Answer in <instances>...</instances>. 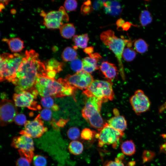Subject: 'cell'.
Returning <instances> with one entry per match:
<instances>
[{
	"instance_id": "cell-44",
	"label": "cell",
	"mask_w": 166,
	"mask_h": 166,
	"mask_svg": "<svg viewBox=\"0 0 166 166\" xmlns=\"http://www.w3.org/2000/svg\"><path fill=\"white\" fill-rule=\"evenodd\" d=\"M84 51L89 55L92 53L93 51V47L90 46L87 47L84 49Z\"/></svg>"
},
{
	"instance_id": "cell-12",
	"label": "cell",
	"mask_w": 166,
	"mask_h": 166,
	"mask_svg": "<svg viewBox=\"0 0 166 166\" xmlns=\"http://www.w3.org/2000/svg\"><path fill=\"white\" fill-rule=\"evenodd\" d=\"M18 111L14 102L12 100L2 99L0 102V125L4 126L14 120Z\"/></svg>"
},
{
	"instance_id": "cell-13",
	"label": "cell",
	"mask_w": 166,
	"mask_h": 166,
	"mask_svg": "<svg viewBox=\"0 0 166 166\" xmlns=\"http://www.w3.org/2000/svg\"><path fill=\"white\" fill-rule=\"evenodd\" d=\"M65 79L76 89L84 90L87 89L94 81L93 76L83 70L73 75H67Z\"/></svg>"
},
{
	"instance_id": "cell-9",
	"label": "cell",
	"mask_w": 166,
	"mask_h": 166,
	"mask_svg": "<svg viewBox=\"0 0 166 166\" xmlns=\"http://www.w3.org/2000/svg\"><path fill=\"white\" fill-rule=\"evenodd\" d=\"M38 94L36 89L23 91L19 93L14 94L13 98L17 106L26 107L34 110H40L41 107L38 105L37 102L35 101Z\"/></svg>"
},
{
	"instance_id": "cell-34",
	"label": "cell",
	"mask_w": 166,
	"mask_h": 166,
	"mask_svg": "<svg viewBox=\"0 0 166 166\" xmlns=\"http://www.w3.org/2000/svg\"><path fill=\"white\" fill-rule=\"evenodd\" d=\"M77 5V2L74 0H67L65 1L64 3L65 9L69 11L75 10Z\"/></svg>"
},
{
	"instance_id": "cell-53",
	"label": "cell",
	"mask_w": 166,
	"mask_h": 166,
	"mask_svg": "<svg viewBox=\"0 0 166 166\" xmlns=\"http://www.w3.org/2000/svg\"><path fill=\"white\" fill-rule=\"evenodd\" d=\"M5 6L1 3H0V10L1 11V10L5 8Z\"/></svg>"
},
{
	"instance_id": "cell-52",
	"label": "cell",
	"mask_w": 166,
	"mask_h": 166,
	"mask_svg": "<svg viewBox=\"0 0 166 166\" xmlns=\"http://www.w3.org/2000/svg\"><path fill=\"white\" fill-rule=\"evenodd\" d=\"M10 1V0H1L0 3L5 6L7 5Z\"/></svg>"
},
{
	"instance_id": "cell-48",
	"label": "cell",
	"mask_w": 166,
	"mask_h": 166,
	"mask_svg": "<svg viewBox=\"0 0 166 166\" xmlns=\"http://www.w3.org/2000/svg\"><path fill=\"white\" fill-rule=\"evenodd\" d=\"M166 109V101L159 108L158 112L161 113Z\"/></svg>"
},
{
	"instance_id": "cell-39",
	"label": "cell",
	"mask_w": 166,
	"mask_h": 166,
	"mask_svg": "<svg viewBox=\"0 0 166 166\" xmlns=\"http://www.w3.org/2000/svg\"><path fill=\"white\" fill-rule=\"evenodd\" d=\"M14 121L18 125H25L27 121L26 116L22 113L17 114L14 117Z\"/></svg>"
},
{
	"instance_id": "cell-21",
	"label": "cell",
	"mask_w": 166,
	"mask_h": 166,
	"mask_svg": "<svg viewBox=\"0 0 166 166\" xmlns=\"http://www.w3.org/2000/svg\"><path fill=\"white\" fill-rule=\"evenodd\" d=\"M89 38L87 34L80 35H74L73 38L74 42L73 48L77 49L78 48L85 49L87 47Z\"/></svg>"
},
{
	"instance_id": "cell-27",
	"label": "cell",
	"mask_w": 166,
	"mask_h": 166,
	"mask_svg": "<svg viewBox=\"0 0 166 166\" xmlns=\"http://www.w3.org/2000/svg\"><path fill=\"white\" fill-rule=\"evenodd\" d=\"M152 18L151 14L147 10H144L140 13L139 21L141 26H145L151 23Z\"/></svg>"
},
{
	"instance_id": "cell-37",
	"label": "cell",
	"mask_w": 166,
	"mask_h": 166,
	"mask_svg": "<svg viewBox=\"0 0 166 166\" xmlns=\"http://www.w3.org/2000/svg\"><path fill=\"white\" fill-rule=\"evenodd\" d=\"M52 112L49 109L45 108L43 109L40 114V117L43 120L49 121L51 120Z\"/></svg>"
},
{
	"instance_id": "cell-28",
	"label": "cell",
	"mask_w": 166,
	"mask_h": 166,
	"mask_svg": "<svg viewBox=\"0 0 166 166\" xmlns=\"http://www.w3.org/2000/svg\"><path fill=\"white\" fill-rule=\"evenodd\" d=\"M134 46L136 51L141 54L147 51L148 46L146 42L141 38L135 40L134 43Z\"/></svg>"
},
{
	"instance_id": "cell-42",
	"label": "cell",
	"mask_w": 166,
	"mask_h": 166,
	"mask_svg": "<svg viewBox=\"0 0 166 166\" xmlns=\"http://www.w3.org/2000/svg\"><path fill=\"white\" fill-rule=\"evenodd\" d=\"M103 7V1L97 0L93 3V8L95 10H99Z\"/></svg>"
},
{
	"instance_id": "cell-50",
	"label": "cell",
	"mask_w": 166,
	"mask_h": 166,
	"mask_svg": "<svg viewBox=\"0 0 166 166\" xmlns=\"http://www.w3.org/2000/svg\"><path fill=\"white\" fill-rule=\"evenodd\" d=\"M124 157L123 154L122 153H119L118 155L117 158L119 160L122 161V160H123Z\"/></svg>"
},
{
	"instance_id": "cell-11",
	"label": "cell",
	"mask_w": 166,
	"mask_h": 166,
	"mask_svg": "<svg viewBox=\"0 0 166 166\" xmlns=\"http://www.w3.org/2000/svg\"><path fill=\"white\" fill-rule=\"evenodd\" d=\"M47 130V128L44 126V122L39 114L33 120L27 121L24 125V129L19 133L21 135L36 138L41 137Z\"/></svg>"
},
{
	"instance_id": "cell-47",
	"label": "cell",
	"mask_w": 166,
	"mask_h": 166,
	"mask_svg": "<svg viewBox=\"0 0 166 166\" xmlns=\"http://www.w3.org/2000/svg\"><path fill=\"white\" fill-rule=\"evenodd\" d=\"M89 56L90 57L96 58L99 61L101 59V56L97 53H92L89 55Z\"/></svg>"
},
{
	"instance_id": "cell-19",
	"label": "cell",
	"mask_w": 166,
	"mask_h": 166,
	"mask_svg": "<svg viewBox=\"0 0 166 166\" xmlns=\"http://www.w3.org/2000/svg\"><path fill=\"white\" fill-rule=\"evenodd\" d=\"M99 61L94 58L90 57H85L82 61L83 70L91 73L99 69L97 63Z\"/></svg>"
},
{
	"instance_id": "cell-43",
	"label": "cell",
	"mask_w": 166,
	"mask_h": 166,
	"mask_svg": "<svg viewBox=\"0 0 166 166\" xmlns=\"http://www.w3.org/2000/svg\"><path fill=\"white\" fill-rule=\"evenodd\" d=\"M68 121V119L60 118L56 122V125L58 128V127H63Z\"/></svg>"
},
{
	"instance_id": "cell-3",
	"label": "cell",
	"mask_w": 166,
	"mask_h": 166,
	"mask_svg": "<svg viewBox=\"0 0 166 166\" xmlns=\"http://www.w3.org/2000/svg\"><path fill=\"white\" fill-rule=\"evenodd\" d=\"M100 37L103 43L115 55L118 63L121 76L123 80H124L125 76L122 60V54L125 46L131 41V40L125 39L123 37L118 38L115 36L114 32L111 30L102 32Z\"/></svg>"
},
{
	"instance_id": "cell-14",
	"label": "cell",
	"mask_w": 166,
	"mask_h": 166,
	"mask_svg": "<svg viewBox=\"0 0 166 166\" xmlns=\"http://www.w3.org/2000/svg\"><path fill=\"white\" fill-rule=\"evenodd\" d=\"M11 145L18 149L33 152L34 150L33 139L31 137L25 135L14 137L13 139Z\"/></svg>"
},
{
	"instance_id": "cell-18",
	"label": "cell",
	"mask_w": 166,
	"mask_h": 166,
	"mask_svg": "<svg viewBox=\"0 0 166 166\" xmlns=\"http://www.w3.org/2000/svg\"><path fill=\"white\" fill-rule=\"evenodd\" d=\"M103 7L105 13L112 16L120 15L122 10L121 4L118 1H103Z\"/></svg>"
},
{
	"instance_id": "cell-45",
	"label": "cell",
	"mask_w": 166,
	"mask_h": 166,
	"mask_svg": "<svg viewBox=\"0 0 166 166\" xmlns=\"http://www.w3.org/2000/svg\"><path fill=\"white\" fill-rule=\"evenodd\" d=\"M125 22L123 19L121 18H120L117 21L116 24L118 28L120 27L121 28Z\"/></svg>"
},
{
	"instance_id": "cell-16",
	"label": "cell",
	"mask_w": 166,
	"mask_h": 166,
	"mask_svg": "<svg viewBox=\"0 0 166 166\" xmlns=\"http://www.w3.org/2000/svg\"><path fill=\"white\" fill-rule=\"evenodd\" d=\"M100 70L104 77L110 81L116 78L118 73L117 68L115 65L107 61L101 63Z\"/></svg>"
},
{
	"instance_id": "cell-38",
	"label": "cell",
	"mask_w": 166,
	"mask_h": 166,
	"mask_svg": "<svg viewBox=\"0 0 166 166\" xmlns=\"http://www.w3.org/2000/svg\"><path fill=\"white\" fill-rule=\"evenodd\" d=\"M18 152L21 157L27 159L30 163L31 162L34 156L33 151L18 149Z\"/></svg>"
},
{
	"instance_id": "cell-15",
	"label": "cell",
	"mask_w": 166,
	"mask_h": 166,
	"mask_svg": "<svg viewBox=\"0 0 166 166\" xmlns=\"http://www.w3.org/2000/svg\"><path fill=\"white\" fill-rule=\"evenodd\" d=\"M45 65L47 77L55 79L56 74L62 70L64 64L52 58L48 60Z\"/></svg>"
},
{
	"instance_id": "cell-25",
	"label": "cell",
	"mask_w": 166,
	"mask_h": 166,
	"mask_svg": "<svg viewBox=\"0 0 166 166\" xmlns=\"http://www.w3.org/2000/svg\"><path fill=\"white\" fill-rule=\"evenodd\" d=\"M41 102L42 106L45 108H51L55 111L59 109V106L54 103L53 97H41Z\"/></svg>"
},
{
	"instance_id": "cell-41",
	"label": "cell",
	"mask_w": 166,
	"mask_h": 166,
	"mask_svg": "<svg viewBox=\"0 0 166 166\" xmlns=\"http://www.w3.org/2000/svg\"><path fill=\"white\" fill-rule=\"evenodd\" d=\"M30 163L25 158L21 157L17 160L16 166H30Z\"/></svg>"
},
{
	"instance_id": "cell-24",
	"label": "cell",
	"mask_w": 166,
	"mask_h": 166,
	"mask_svg": "<svg viewBox=\"0 0 166 166\" xmlns=\"http://www.w3.org/2000/svg\"><path fill=\"white\" fill-rule=\"evenodd\" d=\"M61 57L65 61H72L77 58V53L76 50L73 48L67 47L63 51Z\"/></svg>"
},
{
	"instance_id": "cell-1",
	"label": "cell",
	"mask_w": 166,
	"mask_h": 166,
	"mask_svg": "<svg viewBox=\"0 0 166 166\" xmlns=\"http://www.w3.org/2000/svg\"><path fill=\"white\" fill-rule=\"evenodd\" d=\"M40 75L47 77L45 64L40 61L34 50H26L16 77L11 82L16 86L15 91L19 93L35 89L37 80Z\"/></svg>"
},
{
	"instance_id": "cell-35",
	"label": "cell",
	"mask_w": 166,
	"mask_h": 166,
	"mask_svg": "<svg viewBox=\"0 0 166 166\" xmlns=\"http://www.w3.org/2000/svg\"><path fill=\"white\" fill-rule=\"evenodd\" d=\"M71 67L73 71L77 72L83 70L82 61L78 59H76L72 61L70 64Z\"/></svg>"
},
{
	"instance_id": "cell-7",
	"label": "cell",
	"mask_w": 166,
	"mask_h": 166,
	"mask_svg": "<svg viewBox=\"0 0 166 166\" xmlns=\"http://www.w3.org/2000/svg\"><path fill=\"white\" fill-rule=\"evenodd\" d=\"M98 131L95 138L98 140V146L99 147L105 144H111L113 148L116 149L120 139L124 136L123 132L114 129L107 123H105L102 128Z\"/></svg>"
},
{
	"instance_id": "cell-49",
	"label": "cell",
	"mask_w": 166,
	"mask_h": 166,
	"mask_svg": "<svg viewBox=\"0 0 166 166\" xmlns=\"http://www.w3.org/2000/svg\"><path fill=\"white\" fill-rule=\"evenodd\" d=\"M160 152L166 153V143L162 144L160 148Z\"/></svg>"
},
{
	"instance_id": "cell-8",
	"label": "cell",
	"mask_w": 166,
	"mask_h": 166,
	"mask_svg": "<svg viewBox=\"0 0 166 166\" xmlns=\"http://www.w3.org/2000/svg\"><path fill=\"white\" fill-rule=\"evenodd\" d=\"M41 15L43 18V24L49 29L60 28L64 22H68L69 17L64 7L61 6L58 10L50 11L46 13L42 11Z\"/></svg>"
},
{
	"instance_id": "cell-33",
	"label": "cell",
	"mask_w": 166,
	"mask_h": 166,
	"mask_svg": "<svg viewBox=\"0 0 166 166\" xmlns=\"http://www.w3.org/2000/svg\"><path fill=\"white\" fill-rule=\"evenodd\" d=\"M33 163L34 166H46V158L41 155H36L33 157Z\"/></svg>"
},
{
	"instance_id": "cell-51",
	"label": "cell",
	"mask_w": 166,
	"mask_h": 166,
	"mask_svg": "<svg viewBox=\"0 0 166 166\" xmlns=\"http://www.w3.org/2000/svg\"><path fill=\"white\" fill-rule=\"evenodd\" d=\"M135 165V161H132L128 163L126 166H134Z\"/></svg>"
},
{
	"instance_id": "cell-4",
	"label": "cell",
	"mask_w": 166,
	"mask_h": 166,
	"mask_svg": "<svg viewBox=\"0 0 166 166\" xmlns=\"http://www.w3.org/2000/svg\"><path fill=\"white\" fill-rule=\"evenodd\" d=\"M102 100L95 97H89L86 101L81 111L83 117L93 128L99 131L105 123L101 116L100 111Z\"/></svg>"
},
{
	"instance_id": "cell-17",
	"label": "cell",
	"mask_w": 166,
	"mask_h": 166,
	"mask_svg": "<svg viewBox=\"0 0 166 166\" xmlns=\"http://www.w3.org/2000/svg\"><path fill=\"white\" fill-rule=\"evenodd\" d=\"M115 116L107 121L108 124L114 129L123 132L127 127V122L124 117L120 115L118 111L114 112Z\"/></svg>"
},
{
	"instance_id": "cell-6",
	"label": "cell",
	"mask_w": 166,
	"mask_h": 166,
	"mask_svg": "<svg viewBox=\"0 0 166 166\" xmlns=\"http://www.w3.org/2000/svg\"><path fill=\"white\" fill-rule=\"evenodd\" d=\"M113 83L109 81L94 80L89 87L83 92L88 98L95 97L102 100L104 102L113 100L114 94Z\"/></svg>"
},
{
	"instance_id": "cell-40",
	"label": "cell",
	"mask_w": 166,
	"mask_h": 166,
	"mask_svg": "<svg viewBox=\"0 0 166 166\" xmlns=\"http://www.w3.org/2000/svg\"><path fill=\"white\" fill-rule=\"evenodd\" d=\"M103 166H125L124 163L117 157L115 159L114 161H107L104 164Z\"/></svg>"
},
{
	"instance_id": "cell-31",
	"label": "cell",
	"mask_w": 166,
	"mask_h": 166,
	"mask_svg": "<svg viewBox=\"0 0 166 166\" xmlns=\"http://www.w3.org/2000/svg\"><path fill=\"white\" fill-rule=\"evenodd\" d=\"M67 135L68 137L72 140H77L80 138V130L77 127H72L68 130Z\"/></svg>"
},
{
	"instance_id": "cell-46",
	"label": "cell",
	"mask_w": 166,
	"mask_h": 166,
	"mask_svg": "<svg viewBox=\"0 0 166 166\" xmlns=\"http://www.w3.org/2000/svg\"><path fill=\"white\" fill-rule=\"evenodd\" d=\"M131 25L130 23L128 22H125L121 28L123 30L127 31L130 28Z\"/></svg>"
},
{
	"instance_id": "cell-20",
	"label": "cell",
	"mask_w": 166,
	"mask_h": 166,
	"mask_svg": "<svg viewBox=\"0 0 166 166\" xmlns=\"http://www.w3.org/2000/svg\"><path fill=\"white\" fill-rule=\"evenodd\" d=\"M3 41L6 42L11 51L13 52H20L24 48L23 41L18 38H13L9 39H4Z\"/></svg>"
},
{
	"instance_id": "cell-29",
	"label": "cell",
	"mask_w": 166,
	"mask_h": 166,
	"mask_svg": "<svg viewBox=\"0 0 166 166\" xmlns=\"http://www.w3.org/2000/svg\"><path fill=\"white\" fill-rule=\"evenodd\" d=\"M136 56V51L132 48L127 47L124 48L123 54L122 58L126 61L130 62L132 61Z\"/></svg>"
},
{
	"instance_id": "cell-22",
	"label": "cell",
	"mask_w": 166,
	"mask_h": 166,
	"mask_svg": "<svg viewBox=\"0 0 166 166\" xmlns=\"http://www.w3.org/2000/svg\"><path fill=\"white\" fill-rule=\"evenodd\" d=\"M60 34L64 38L69 39L74 35L76 29L73 24L66 23L64 24L59 28Z\"/></svg>"
},
{
	"instance_id": "cell-2",
	"label": "cell",
	"mask_w": 166,
	"mask_h": 166,
	"mask_svg": "<svg viewBox=\"0 0 166 166\" xmlns=\"http://www.w3.org/2000/svg\"><path fill=\"white\" fill-rule=\"evenodd\" d=\"M41 97L50 96L59 98L73 95L76 88L69 84L65 79L49 78L43 75L38 78L35 85Z\"/></svg>"
},
{
	"instance_id": "cell-36",
	"label": "cell",
	"mask_w": 166,
	"mask_h": 166,
	"mask_svg": "<svg viewBox=\"0 0 166 166\" xmlns=\"http://www.w3.org/2000/svg\"><path fill=\"white\" fill-rule=\"evenodd\" d=\"M93 10V8L91 6V2L89 0L84 2L81 8V12L84 15L90 13Z\"/></svg>"
},
{
	"instance_id": "cell-5",
	"label": "cell",
	"mask_w": 166,
	"mask_h": 166,
	"mask_svg": "<svg viewBox=\"0 0 166 166\" xmlns=\"http://www.w3.org/2000/svg\"><path fill=\"white\" fill-rule=\"evenodd\" d=\"M24 56L17 53H4L0 55V81L10 82L15 78L18 69Z\"/></svg>"
},
{
	"instance_id": "cell-32",
	"label": "cell",
	"mask_w": 166,
	"mask_h": 166,
	"mask_svg": "<svg viewBox=\"0 0 166 166\" xmlns=\"http://www.w3.org/2000/svg\"><path fill=\"white\" fill-rule=\"evenodd\" d=\"M156 155L155 153L150 150H146L143 151L142 160L143 163L149 162L154 158Z\"/></svg>"
},
{
	"instance_id": "cell-10",
	"label": "cell",
	"mask_w": 166,
	"mask_h": 166,
	"mask_svg": "<svg viewBox=\"0 0 166 166\" xmlns=\"http://www.w3.org/2000/svg\"><path fill=\"white\" fill-rule=\"evenodd\" d=\"M129 101L133 110L137 115L147 112L150 108L151 102L149 99L141 89L136 90Z\"/></svg>"
},
{
	"instance_id": "cell-26",
	"label": "cell",
	"mask_w": 166,
	"mask_h": 166,
	"mask_svg": "<svg viewBox=\"0 0 166 166\" xmlns=\"http://www.w3.org/2000/svg\"><path fill=\"white\" fill-rule=\"evenodd\" d=\"M83 148L82 144L81 142L76 140L70 142L68 147L69 152L75 155L81 154L83 151Z\"/></svg>"
},
{
	"instance_id": "cell-30",
	"label": "cell",
	"mask_w": 166,
	"mask_h": 166,
	"mask_svg": "<svg viewBox=\"0 0 166 166\" xmlns=\"http://www.w3.org/2000/svg\"><path fill=\"white\" fill-rule=\"evenodd\" d=\"M97 132L91 130L89 128H85L81 131V138L84 140H91L95 137Z\"/></svg>"
},
{
	"instance_id": "cell-23",
	"label": "cell",
	"mask_w": 166,
	"mask_h": 166,
	"mask_svg": "<svg viewBox=\"0 0 166 166\" xmlns=\"http://www.w3.org/2000/svg\"><path fill=\"white\" fill-rule=\"evenodd\" d=\"M121 149L123 153L128 156L133 155L136 152L135 145L132 140H128L123 142L121 145Z\"/></svg>"
}]
</instances>
